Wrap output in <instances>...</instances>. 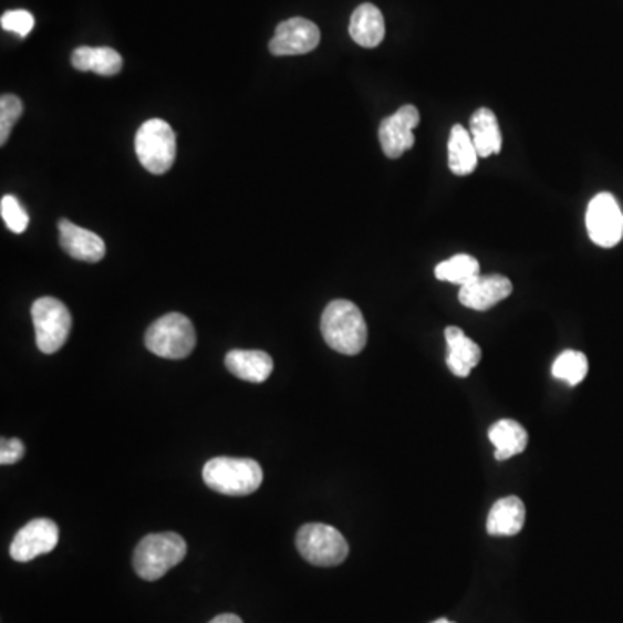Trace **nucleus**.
<instances>
[{
    "instance_id": "obj_1",
    "label": "nucleus",
    "mask_w": 623,
    "mask_h": 623,
    "mask_svg": "<svg viewBox=\"0 0 623 623\" xmlns=\"http://www.w3.org/2000/svg\"><path fill=\"white\" fill-rule=\"evenodd\" d=\"M321 333L324 342L343 355H357L367 343V324L355 303L334 300L322 312Z\"/></svg>"
},
{
    "instance_id": "obj_2",
    "label": "nucleus",
    "mask_w": 623,
    "mask_h": 623,
    "mask_svg": "<svg viewBox=\"0 0 623 623\" xmlns=\"http://www.w3.org/2000/svg\"><path fill=\"white\" fill-rule=\"evenodd\" d=\"M203 480L222 496L245 497L260 489L263 471L257 460L247 457H214L203 468Z\"/></svg>"
},
{
    "instance_id": "obj_3",
    "label": "nucleus",
    "mask_w": 623,
    "mask_h": 623,
    "mask_svg": "<svg viewBox=\"0 0 623 623\" xmlns=\"http://www.w3.org/2000/svg\"><path fill=\"white\" fill-rule=\"evenodd\" d=\"M186 554V540L179 533H152L137 544L132 563L141 579L155 582L177 567Z\"/></svg>"
},
{
    "instance_id": "obj_4",
    "label": "nucleus",
    "mask_w": 623,
    "mask_h": 623,
    "mask_svg": "<svg viewBox=\"0 0 623 623\" xmlns=\"http://www.w3.org/2000/svg\"><path fill=\"white\" fill-rule=\"evenodd\" d=\"M146 349L162 359L179 361L191 354L196 346V331L186 315L167 314L153 322L144 336Z\"/></svg>"
},
{
    "instance_id": "obj_5",
    "label": "nucleus",
    "mask_w": 623,
    "mask_h": 623,
    "mask_svg": "<svg viewBox=\"0 0 623 623\" xmlns=\"http://www.w3.org/2000/svg\"><path fill=\"white\" fill-rule=\"evenodd\" d=\"M135 153L147 172L165 174L170 170L177 155L175 132L165 120H147L135 134Z\"/></svg>"
},
{
    "instance_id": "obj_6",
    "label": "nucleus",
    "mask_w": 623,
    "mask_h": 623,
    "mask_svg": "<svg viewBox=\"0 0 623 623\" xmlns=\"http://www.w3.org/2000/svg\"><path fill=\"white\" fill-rule=\"evenodd\" d=\"M297 549L315 567H338L349 557V542L336 528L324 523L303 525L297 533Z\"/></svg>"
},
{
    "instance_id": "obj_7",
    "label": "nucleus",
    "mask_w": 623,
    "mask_h": 623,
    "mask_svg": "<svg viewBox=\"0 0 623 623\" xmlns=\"http://www.w3.org/2000/svg\"><path fill=\"white\" fill-rule=\"evenodd\" d=\"M32 319L40 352L56 354L63 349L72 331V314L63 302L52 297L39 298L32 305Z\"/></svg>"
},
{
    "instance_id": "obj_8",
    "label": "nucleus",
    "mask_w": 623,
    "mask_h": 623,
    "mask_svg": "<svg viewBox=\"0 0 623 623\" xmlns=\"http://www.w3.org/2000/svg\"><path fill=\"white\" fill-rule=\"evenodd\" d=\"M589 238L601 248H613L623 238V214L619 201L610 193H600L589 203L588 215Z\"/></svg>"
},
{
    "instance_id": "obj_9",
    "label": "nucleus",
    "mask_w": 623,
    "mask_h": 623,
    "mask_svg": "<svg viewBox=\"0 0 623 623\" xmlns=\"http://www.w3.org/2000/svg\"><path fill=\"white\" fill-rule=\"evenodd\" d=\"M60 542V528L49 518H37L24 525L12 539L11 558L20 563L48 554Z\"/></svg>"
},
{
    "instance_id": "obj_10",
    "label": "nucleus",
    "mask_w": 623,
    "mask_h": 623,
    "mask_svg": "<svg viewBox=\"0 0 623 623\" xmlns=\"http://www.w3.org/2000/svg\"><path fill=\"white\" fill-rule=\"evenodd\" d=\"M321 42L318 24L305 18L282 21L270 40L269 49L274 56H300L314 51Z\"/></svg>"
},
{
    "instance_id": "obj_11",
    "label": "nucleus",
    "mask_w": 623,
    "mask_h": 623,
    "mask_svg": "<svg viewBox=\"0 0 623 623\" xmlns=\"http://www.w3.org/2000/svg\"><path fill=\"white\" fill-rule=\"evenodd\" d=\"M419 125L416 106L405 104L397 113L383 120L380 125V143L388 158L397 159L414 146V128Z\"/></svg>"
},
{
    "instance_id": "obj_12",
    "label": "nucleus",
    "mask_w": 623,
    "mask_h": 623,
    "mask_svg": "<svg viewBox=\"0 0 623 623\" xmlns=\"http://www.w3.org/2000/svg\"><path fill=\"white\" fill-rule=\"evenodd\" d=\"M512 293V284L505 276H478L466 287H460L459 302L471 310L492 309Z\"/></svg>"
},
{
    "instance_id": "obj_13",
    "label": "nucleus",
    "mask_w": 623,
    "mask_h": 623,
    "mask_svg": "<svg viewBox=\"0 0 623 623\" xmlns=\"http://www.w3.org/2000/svg\"><path fill=\"white\" fill-rule=\"evenodd\" d=\"M60 245L72 259L82 262H101L106 255V245L96 232L66 219L60 220Z\"/></svg>"
},
{
    "instance_id": "obj_14",
    "label": "nucleus",
    "mask_w": 623,
    "mask_h": 623,
    "mask_svg": "<svg viewBox=\"0 0 623 623\" xmlns=\"http://www.w3.org/2000/svg\"><path fill=\"white\" fill-rule=\"evenodd\" d=\"M226 367L242 382L263 383L274 371V361L262 350H230Z\"/></svg>"
},
{
    "instance_id": "obj_15",
    "label": "nucleus",
    "mask_w": 623,
    "mask_h": 623,
    "mask_svg": "<svg viewBox=\"0 0 623 623\" xmlns=\"http://www.w3.org/2000/svg\"><path fill=\"white\" fill-rule=\"evenodd\" d=\"M447 340V365L456 376L468 377L481 361V350L471 338L466 336L459 328L445 330Z\"/></svg>"
},
{
    "instance_id": "obj_16",
    "label": "nucleus",
    "mask_w": 623,
    "mask_h": 623,
    "mask_svg": "<svg viewBox=\"0 0 623 623\" xmlns=\"http://www.w3.org/2000/svg\"><path fill=\"white\" fill-rule=\"evenodd\" d=\"M350 37L362 48L373 49L385 39V18L374 4H361L350 18Z\"/></svg>"
},
{
    "instance_id": "obj_17",
    "label": "nucleus",
    "mask_w": 623,
    "mask_h": 623,
    "mask_svg": "<svg viewBox=\"0 0 623 623\" xmlns=\"http://www.w3.org/2000/svg\"><path fill=\"white\" fill-rule=\"evenodd\" d=\"M525 515L523 500L515 496L499 499L487 518V532L497 537L517 536L523 528Z\"/></svg>"
},
{
    "instance_id": "obj_18",
    "label": "nucleus",
    "mask_w": 623,
    "mask_h": 623,
    "mask_svg": "<svg viewBox=\"0 0 623 623\" xmlns=\"http://www.w3.org/2000/svg\"><path fill=\"white\" fill-rule=\"evenodd\" d=\"M473 143L477 147L480 158H489V156L500 153L502 147V134H500L499 122L494 112L489 107H480L473 113L471 122Z\"/></svg>"
},
{
    "instance_id": "obj_19",
    "label": "nucleus",
    "mask_w": 623,
    "mask_h": 623,
    "mask_svg": "<svg viewBox=\"0 0 623 623\" xmlns=\"http://www.w3.org/2000/svg\"><path fill=\"white\" fill-rule=\"evenodd\" d=\"M72 64L79 72L113 76L122 72L124 60L112 48H79L73 52Z\"/></svg>"
},
{
    "instance_id": "obj_20",
    "label": "nucleus",
    "mask_w": 623,
    "mask_h": 623,
    "mask_svg": "<svg viewBox=\"0 0 623 623\" xmlns=\"http://www.w3.org/2000/svg\"><path fill=\"white\" fill-rule=\"evenodd\" d=\"M489 438L496 447V459H511L527 449L528 433L515 419H500L489 429Z\"/></svg>"
},
{
    "instance_id": "obj_21",
    "label": "nucleus",
    "mask_w": 623,
    "mask_h": 623,
    "mask_svg": "<svg viewBox=\"0 0 623 623\" xmlns=\"http://www.w3.org/2000/svg\"><path fill=\"white\" fill-rule=\"evenodd\" d=\"M478 152L471 134L463 125H454L449 137V168L453 174L465 177L478 165Z\"/></svg>"
},
{
    "instance_id": "obj_22",
    "label": "nucleus",
    "mask_w": 623,
    "mask_h": 623,
    "mask_svg": "<svg viewBox=\"0 0 623 623\" xmlns=\"http://www.w3.org/2000/svg\"><path fill=\"white\" fill-rule=\"evenodd\" d=\"M435 276H437L438 281L466 287L480 276V262L471 255H456L453 259L438 263Z\"/></svg>"
},
{
    "instance_id": "obj_23",
    "label": "nucleus",
    "mask_w": 623,
    "mask_h": 623,
    "mask_svg": "<svg viewBox=\"0 0 623 623\" xmlns=\"http://www.w3.org/2000/svg\"><path fill=\"white\" fill-rule=\"evenodd\" d=\"M588 371V357L577 350H567L552 364V376L570 386H577L584 382Z\"/></svg>"
},
{
    "instance_id": "obj_24",
    "label": "nucleus",
    "mask_w": 623,
    "mask_h": 623,
    "mask_svg": "<svg viewBox=\"0 0 623 623\" xmlns=\"http://www.w3.org/2000/svg\"><path fill=\"white\" fill-rule=\"evenodd\" d=\"M23 115V103L20 97L4 94L0 97V144L4 146L11 135L12 127Z\"/></svg>"
},
{
    "instance_id": "obj_25",
    "label": "nucleus",
    "mask_w": 623,
    "mask_h": 623,
    "mask_svg": "<svg viewBox=\"0 0 623 623\" xmlns=\"http://www.w3.org/2000/svg\"><path fill=\"white\" fill-rule=\"evenodd\" d=\"M0 214L4 219L6 226L14 232V235H23L30 224L29 214L24 210L23 205L18 201L17 196L6 195L0 201Z\"/></svg>"
},
{
    "instance_id": "obj_26",
    "label": "nucleus",
    "mask_w": 623,
    "mask_h": 623,
    "mask_svg": "<svg viewBox=\"0 0 623 623\" xmlns=\"http://www.w3.org/2000/svg\"><path fill=\"white\" fill-rule=\"evenodd\" d=\"M0 24L6 32L17 33L21 39L29 35L35 27V18L32 12L18 9V11H8L0 18Z\"/></svg>"
},
{
    "instance_id": "obj_27",
    "label": "nucleus",
    "mask_w": 623,
    "mask_h": 623,
    "mask_svg": "<svg viewBox=\"0 0 623 623\" xmlns=\"http://www.w3.org/2000/svg\"><path fill=\"white\" fill-rule=\"evenodd\" d=\"M24 456V445L20 438H2V445H0V463L2 465H14L18 460L23 459Z\"/></svg>"
},
{
    "instance_id": "obj_28",
    "label": "nucleus",
    "mask_w": 623,
    "mask_h": 623,
    "mask_svg": "<svg viewBox=\"0 0 623 623\" xmlns=\"http://www.w3.org/2000/svg\"><path fill=\"white\" fill-rule=\"evenodd\" d=\"M210 623H242V620L232 613H224V615L215 616Z\"/></svg>"
},
{
    "instance_id": "obj_29",
    "label": "nucleus",
    "mask_w": 623,
    "mask_h": 623,
    "mask_svg": "<svg viewBox=\"0 0 623 623\" xmlns=\"http://www.w3.org/2000/svg\"><path fill=\"white\" fill-rule=\"evenodd\" d=\"M433 623H454V622H450V620L447 619H440V620H435V622Z\"/></svg>"
}]
</instances>
